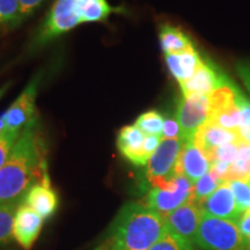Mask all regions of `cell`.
<instances>
[{"instance_id":"obj_33","label":"cell","mask_w":250,"mask_h":250,"mask_svg":"<svg viewBox=\"0 0 250 250\" xmlns=\"http://www.w3.org/2000/svg\"><path fill=\"white\" fill-rule=\"evenodd\" d=\"M4 92H5V88L0 89V98H1V95H2V94H4Z\"/></svg>"},{"instance_id":"obj_5","label":"cell","mask_w":250,"mask_h":250,"mask_svg":"<svg viewBox=\"0 0 250 250\" xmlns=\"http://www.w3.org/2000/svg\"><path fill=\"white\" fill-rule=\"evenodd\" d=\"M210 95L201 93L183 95L177 105L176 117H175L180 125L182 142L193 139L197 131L210 118Z\"/></svg>"},{"instance_id":"obj_22","label":"cell","mask_w":250,"mask_h":250,"mask_svg":"<svg viewBox=\"0 0 250 250\" xmlns=\"http://www.w3.org/2000/svg\"><path fill=\"white\" fill-rule=\"evenodd\" d=\"M22 21L19 0H0V26L15 27Z\"/></svg>"},{"instance_id":"obj_11","label":"cell","mask_w":250,"mask_h":250,"mask_svg":"<svg viewBox=\"0 0 250 250\" xmlns=\"http://www.w3.org/2000/svg\"><path fill=\"white\" fill-rule=\"evenodd\" d=\"M21 203L30 206L44 220H48L57 212L59 197L51 187L48 173L43 176L42 180L34 183L28 189Z\"/></svg>"},{"instance_id":"obj_1","label":"cell","mask_w":250,"mask_h":250,"mask_svg":"<svg viewBox=\"0 0 250 250\" xmlns=\"http://www.w3.org/2000/svg\"><path fill=\"white\" fill-rule=\"evenodd\" d=\"M46 173L44 145L34 118L22 130L7 161L0 168V205L22 202L28 189Z\"/></svg>"},{"instance_id":"obj_30","label":"cell","mask_w":250,"mask_h":250,"mask_svg":"<svg viewBox=\"0 0 250 250\" xmlns=\"http://www.w3.org/2000/svg\"><path fill=\"white\" fill-rule=\"evenodd\" d=\"M236 71L241 78L243 85L250 93V61H241L236 64Z\"/></svg>"},{"instance_id":"obj_24","label":"cell","mask_w":250,"mask_h":250,"mask_svg":"<svg viewBox=\"0 0 250 250\" xmlns=\"http://www.w3.org/2000/svg\"><path fill=\"white\" fill-rule=\"evenodd\" d=\"M235 197L239 211L243 214L250 210V181L249 180H230L227 181Z\"/></svg>"},{"instance_id":"obj_13","label":"cell","mask_w":250,"mask_h":250,"mask_svg":"<svg viewBox=\"0 0 250 250\" xmlns=\"http://www.w3.org/2000/svg\"><path fill=\"white\" fill-rule=\"evenodd\" d=\"M229 80L211 62L202 61L193 76L180 83L183 95L191 93H201L210 95Z\"/></svg>"},{"instance_id":"obj_18","label":"cell","mask_w":250,"mask_h":250,"mask_svg":"<svg viewBox=\"0 0 250 250\" xmlns=\"http://www.w3.org/2000/svg\"><path fill=\"white\" fill-rule=\"evenodd\" d=\"M159 39L162 51L165 55L181 54L187 50L193 48L191 40L180 27L173 26L169 23H164L160 26Z\"/></svg>"},{"instance_id":"obj_16","label":"cell","mask_w":250,"mask_h":250,"mask_svg":"<svg viewBox=\"0 0 250 250\" xmlns=\"http://www.w3.org/2000/svg\"><path fill=\"white\" fill-rule=\"evenodd\" d=\"M241 139H240L239 133L235 131L224 129L211 121L206 122L193 137V142L196 143V145L201 147L210 159L218 147L226 144L237 143Z\"/></svg>"},{"instance_id":"obj_10","label":"cell","mask_w":250,"mask_h":250,"mask_svg":"<svg viewBox=\"0 0 250 250\" xmlns=\"http://www.w3.org/2000/svg\"><path fill=\"white\" fill-rule=\"evenodd\" d=\"M212 161L208 154L191 140L183 142L179 161H177L175 174L183 175L192 184L202 179L211 169Z\"/></svg>"},{"instance_id":"obj_32","label":"cell","mask_w":250,"mask_h":250,"mask_svg":"<svg viewBox=\"0 0 250 250\" xmlns=\"http://www.w3.org/2000/svg\"><path fill=\"white\" fill-rule=\"evenodd\" d=\"M6 130H7V127H6V118H5V112H4V114L0 116V134L4 133Z\"/></svg>"},{"instance_id":"obj_28","label":"cell","mask_w":250,"mask_h":250,"mask_svg":"<svg viewBox=\"0 0 250 250\" xmlns=\"http://www.w3.org/2000/svg\"><path fill=\"white\" fill-rule=\"evenodd\" d=\"M45 1L46 0H19L23 20L35 14Z\"/></svg>"},{"instance_id":"obj_29","label":"cell","mask_w":250,"mask_h":250,"mask_svg":"<svg viewBox=\"0 0 250 250\" xmlns=\"http://www.w3.org/2000/svg\"><path fill=\"white\" fill-rule=\"evenodd\" d=\"M236 224L239 226V229L242 234L243 239L246 240L247 245H248L250 249V210L246 211Z\"/></svg>"},{"instance_id":"obj_7","label":"cell","mask_w":250,"mask_h":250,"mask_svg":"<svg viewBox=\"0 0 250 250\" xmlns=\"http://www.w3.org/2000/svg\"><path fill=\"white\" fill-rule=\"evenodd\" d=\"M203 208L199 203L189 199L186 204L166 214V223L168 230L196 245V236L201 224Z\"/></svg>"},{"instance_id":"obj_23","label":"cell","mask_w":250,"mask_h":250,"mask_svg":"<svg viewBox=\"0 0 250 250\" xmlns=\"http://www.w3.org/2000/svg\"><path fill=\"white\" fill-rule=\"evenodd\" d=\"M195 246L177 234L167 230L165 235L148 250H195Z\"/></svg>"},{"instance_id":"obj_4","label":"cell","mask_w":250,"mask_h":250,"mask_svg":"<svg viewBox=\"0 0 250 250\" xmlns=\"http://www.w3.org/2000/svg\"><path fill=\"white\" fill-rule=\"evenodd\" d=\"M203 250H250L235 221L203 214L196 236Z\"/></svg>"},{"instance_id":"obj_8","label":"cell","mask_w":250,"mask_h":250,"mask_svg":"<svg viewBox=\"0 0 250 250\" xmlns=\"http://www.w3.org/2000/svg\"><path fill=\"white\" fill-rule=\"evenodd\" d=\"M40 79L31 80L26 89L12 103L5 112L6 127L14 132H22V130L35 117V98L39 88Z\"/></svg>"},{"instance_id":"obj_34","label":"cell","mask_w":250,"mask_h":250,"mask_svg":"<svg viewBox=\"0 0 250 250\" xmlns=\"http://www.w3.org/2000/svg\"><path fill=\"white\" fill-rule=\"evenodd\" d=\"M249 181H250V180H249Z\"/></svg>"},{"instance_id":"obj_19","label":"cell","mask_w":250,"mask_h":250,"mask_svg":"<svg viewBox=\"0 0 250 250\" xmlns=\"http://www.w3.org/2000/svg\"><path fill=\"white\" fill-rule=\"evenodd\" d=\"M21 203L0 205V247L7 245L13 239L14 217Z\"/></svg>"},{"instance_id":"obj_21","label":"cell","mask_w":250,"mask_h":250,"mask_svg":"<svg viewBox=\"0 0 250 250\" xmlns=\"http://www.w3.org/2000/svg\"><path fill=\"white\" fill-rule=\"evenodd\" d=\"M165 118L159 111L149 110L144 112L137 118L136 125L145 134H154V136L162 137V130H164Z\"/></svg>"},{"instance_id":"obj_20","label":"cell","mask_w":250,"mask_h":250,"mask_svg":"<svg viewBox=\"0 0 250 250\" xmlns=\"http://www.w3.org/2000/svg\"><path fill=\"white\" fill-rule=\"evenodd\" d=\"M224 182L225 181L219 179L217 175L210 169L208 173H206L202 179H199L195 184H193L192 193L190 199L202 204V203L204 202L212 192L215 191V189Z\"/></svg>"},{"instance_id":"obj_2","label":"cell","mask_w":250,"mask_h":250,"mask_svg":"<svg viewBox=\"0 0 250 250\" xmlns=\"http://www.w3.org/2000/svg\"><path fill=\"white\" fill-rule=\"evenodd\" d=\"M168 230L166 215L138 202L122 206L100 250H148Z\"/></svg>"},{"instance_id":"obj_26","label":"cell","mask_w":250,"mask_h":250,"mask_svg":"<svg viewBox=\"0 0 250 250\" xmlns=\"http://www.w3.org/2000/svg\"><path fill=\"white\" fill-rule=\"evenodd\" d=\"M237 144H239V142L226 144V145L218 147L211 156L212 162L218 160V161H223V162H226V164L232 165L233 162L236 160Z\"/></svg>"},{"instance_id":"obj_14","label":"cell","mask_w":250,"mask_h":250,"mask_svg":"<svg viewBox=\"0 0 250 250\" xmlns=\"http://www.w3.org/2000/svg\"><path fill=\"white\" fill-rule=\"evenodd\" d=\"M203 212L212 217L227 219L237 223L242 213L236 205L235 197L227 181L221 183L201 204Z\"/></svg>"},{"instance_id":"obj_25","label":"cell","mask_w":250,"mask_h":250,"mask_svg":"<svg viewBox=\"0 0 250 250\" xmlns=\"http://www.w3.org/2000/svg\"><path fill=\"white\" fill-rule=\"evenodd\" d=\"M20 134L21 132H14L9 130H6L4 133L0 134V168L7 161Z\"/></svg>"},{"instance_id":"obj_12","label":"cell","mask_w":250,"mask_h":250,"mask_svg":"<svg viewBox=\"0 0 250 250\" xmlns=\"http://www.w3.org/2000/svg\"><path fill=\"white\" fill-rule=\"evenodd\" d=\"M43 224L44 219L30 206L21 203L14 217L13 239L24 250H30L42 230Z\"/></svg>"},{"instance_id":"obj_31","label":"cell","mask_w":250,"mask_h":250,"mask_svg":"<svg viewBox=\"0 0 250 250\" xmlns=\"http://www.w3.org/2000/svg\"><path fill=\"white\" fill-rule=\"evenodd\" d=\"M239 136H240V139L243 140V142L250 144V126L240 129Z\"/></svg>"},{"instance_id":"obj_6","label":"cell","mask_w":250,"mask_h":250,"mask_svg":"<svg viewBox=\"0 0 250 250\" xmlns=\"http://www.w3.org/2000/svg\"><path fill=\"white\" fill-rule=\"evenodd\" d=\"M183 142L181 139H164L156 148L146 165L145 177L147 182L153 184L162 180L174 177L177 161L182 149Z\"/></svg>"},{"instance_id":"obj_9","label":"cell","mask_w":250,"mask_h":250,"mask_svg":"<svg viewBox=\"0 0 250 250\" xmlns=\"http://www.w3.org/2000/svg\"><path fill=\"white\" fill-rule=\"evenodd\" d=\"M193 184L183 175H180L179 187L174 190H162L152 188L146 197L145 205L161 214H168L189 201Z\"/></svg>"},{"instance_id":"obj_17","label":"cell","mask_w":250,"mask_h":250,"mask_svg":"<svg viewBox=\"0 0 250 250\" xmlns=\"http://www.w3.org/2000/svg\"><path fill=\"white\" fill-rule=\"evenodd\" d=\"M203 59L195 48H191L181 54L166 55V62L170 73L180 83L190 79L199 66Z\"/></svg>"},{"instance_id":"obj_27","label":"cell","mask_w":250,"mask_h":250,"mask_svg":"<svg viewBox=\"0 0 250 250\" xmlns=\"http://www.w3.org/2000/svg\"><path fill=\"white\" fill-rule=\"evenodd\" d=\"M162 138L164 139H181L180 125L176 118L167 117L165 120L164 130H162Z\"/></svg>"},{"instance_id":"obj_3","label":"cell","mask_w":250,"mask_h":250,"mask_svg":"<svg viewBox=\"0 0 250 250\" xmlns=\"http://www.w3.org/2000/svg\"><path fill=\"white\" fill-rule=\"evenodd\" d=\"M124 7H114L108 0H55L37 30L34 46H44L86 22H102L112 13H124Z\"/></svg>"},{"instance_id":"obj_15","label":"cell","mask_w":250,"mask_h":250,"mask_svg":"<svg viewBox=\"0 0 250 250\" xmlns=\"http://www.w3.org/2000/svg\"><path fill=\"white\" fill-rule=\"evenodd\" d=\"M146 134L136 125H126L122 127L117 136V148L121 154L130 164L143 167L148 162V158L144 151Z\"/></svg>"}]
</instances>
